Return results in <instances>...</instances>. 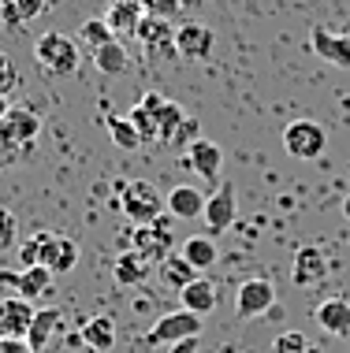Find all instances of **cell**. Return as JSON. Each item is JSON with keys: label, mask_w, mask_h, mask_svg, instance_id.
Listing matches in <instances>:
<instances>
[{"label": "cell", "mask_w": 350, "mask_h": 353, "mask_svg": "<svg viewBox=\"0 0 350 353\" xmlns=\"http://www.w3.org/2000/svg\"><path fill=\"white\" fill-rule=\"evenodd\" d=\"M116 194H119V205H123V216L130 219L135 227H146L153 219L164 216V197L153 183L146 179H116Z\"/></svg>", "instance_id": "obj_1"}, {"label": "cell", "mask_w": 350, "mask_h": 353, "mask_svg": "<svg viewBox=\"0 0 350 353\" xmlns=\"http://www.w3.org/2000/svg\"><path fill=\"white\" fill-rule=\"evenodd\" d=\"M34 56H37V63H41L49 74H60V79H68V74L79 71V63H82V52H79V41L68 34H41L34 41Z\"/></svg>", "instance_id": "obj_2"}, {"label": "cell", "mask_w": 350, "mask_h": 353, "mask_svg": "<svg viewBox=\"0 0 350 353\" xmlns=\"http://www.w3.org/2000/svg\"><path fill=\"white\" fill-rule=\"evenodd\" d=\"M37 130H41V119L30 108H12L4 119H0V152L8 160H15L19 152H26L34 145Z\"/></svg>", "instance_id": "obj_3"}, {"label": "cell", "mask_w": 350, "mask_h": 353, "mask_svg": "<svg viewBox=\"0 0 350 353\" xmlns=\"http://www.w3.org/2000/svg\"><path fill=\"white\" fill-rule=\"evenodd\" d=\"M135 41L146 49L149 60H157V63H168V60H175V26H172V19H160V15H142V23H138V30H135Z\"/></svg>", "instance_id": "obj_4"}, {"label": "cell", "mask_w": 350, "mask_h": 353, "mask_svg": "<svg viewBox=\"0 0 350 353\" xmlns=\"http://www.w3.org/2000/svg\"><path fill=\"white\" fill-rule=\"evenodd\" d=\"M283 149L295 160H317L328 149V130L317 119H295L283 130Z\"/></svg>", "instance_id": "obj_5"}, {"label": "cell", "mask_w": 350, "mask_h": 353, "mask_svg": "<svg viewBox=\"0 0 350 353\" xmlns=\"http://www.w3.org/2000/svg\"><path fill=\"white\" fill-rule=\"evenodd\" d=\"M172 219L175 216H160L153 219V223H146V227H135V242H130V250H138L142 256H149L153 264H160L168 253H172Z\"/></svg>", "instance_id": "obj_6"}, {"label": "cell", "mask_w": 350, "mask_h": 353, "mask_svg": "<svg viewBox=\"0 0 350 353\" xmlns=\"http://www.w3.org/2000/svg\"><path fill=\"white\" fill-rule=\"evenodd\" d=\"M272 305H276V286H272V279H246L235 290V316L239 320L264 316Z\"/></svg>", "instance_id": "obj_7"}, {"label": "cell", "mask_w": 350, "mask_h": 353, "mask_svg": "<svg viewBox=\"0 0 350 353\" xmlns=\"http://www.w3.org/2000/svg\"><path fill=\"white\" fill-rule=\"evenodd\" d=\"M191 335H202V316L191 309L164 312V316L149 327V342H160V346H172V342H183Z\"/></svg>", "instance_id": "obj_8"}, {"label": "cell", "mask_w": 350, "mask_h": 353, "mask_svg": "<svg viewBox=\"0 0 350 353\" xmlns=\"http://www.w3.org/2000/svg\"><path fill=\"white\" fill-rule=\"evenodd\" d=\"M235 216H239V201H235V186L231 183H220L216 186V194H209V201H205V234H224L228 227L235 223Z\"/></svg>", "instance_id": "obj_9"}, {"label": "cell", "mask_w": 350, "mask_h": 353, "mask_svg": "<svg viewBox=\"0 0 350 353\" xmlns=\"http://www.w3.org/2000/svg\"><path fill=\"white\" fill-rule=\"evenodd\" d=\"M328 279V256L320 245H302L295 253V264H291V283L302 286V290H313Z\"/></svg>", "instance_id": "obj_10"}, {"label": "cell", "mask_w": 350, "mask_h": 353, "mask_svg": "<svg viewBox=\"0 0 350 353\" xmlns=\"http://www.w3.org/2000/svg\"><path fill=\"white\" fill-rule=\"evenodd\" d=\"M309 49L324 63H332V68L350 71V34H336L328 26H313L309 30Z\"/></svg>", "instance_id": "obj_11"}, {"label": "cell", "mask_w": 350, "mask_h": 353, "mask_svg": "<svg viewBox=\"0 0 350 353\" xmlns=\"http://www.w3.org/2000/svg\"><path fill=\"white\" fill-rule=\"evenodd\" d=\"M186 168L194 171L205 183H220V168H224V149L209 138H197L191 149H186Z\"/></svg>", "instance_id": "obj_12"}, {"label": "cell", "mask_w": 350, "mask_h": 353, "mask_svg": "<svg viewBox=\"0 0 350 353\" xmlns=\"http://www.w3.org/2000/svg\"><path fill=\"white\" fill-rule=\"evenodd\" d=\"M213 45H216V34L209 26H202V23L175 26V52L183 56V60H209Z\"/></svg>", "instance_id": "obj_13"}, {"label": "cell", "mask_w": 350, "mask_h": 353, "mask_svg": "<svg viewBox=\"0 0 350 353\" xmlns=\"http://www.w3.org/2000/svg\"><path fill=\"white\" fill-rule=\"evenodd\" d=\"M34 305L26 298H12L0 301V339H26V331H30V320H34Z\"/></svg>", "instance_id": "obj_14"}, {"label": "cell", "mask_w": 350, "mask_h": 353, "mask_svg": "<svg viewBox=\"0 0 350 353\" xmlns=\"http://www.w3.org/2000/svg\"><path fill=\"white\" fill-rule=\"evenodd\" d=\"M41 264L52 275H64L79 264V242L68 234H49L45 231V245H41Z\"/></svg>", "instance_id": "obj_15"}, {"label": "cell", "mask_w": 350, "mask_h": 353, "mask_svg": "<svg viewBox=\"0 0 350 353\" xmlns=\"http://www.w3.org/2000/svg\"><path fill=\"white\" fill-rule=\"evenodd\" d=\"M56 335H64V312L60 309H37L34 320H30V331H26V346H30V353H41Z\"/></svg>", "instance_id": "obj_16"}, {"label": "cell", "mask_w": 350, "mask_h": 353, "mask_svg": "<svg viewBox=\"0 0 350 353\" xmlns=\"http://www.w3.org/2000/svg\"><path fill=\"white\" fill-rule=\"evenodd\" d=\"M317 323L324 335H336V339H347L350 335V301L347 298H328L317 305Z\"/></svg>", "instance_id": "obj_17"}, {"label": "cell", "mask_w": 350, "mask_h": 353, "mask_svg": "<svg viewBox=\"0 0 350 353\" xmlns=\"http://www.w3.org/2000/svg\"><path fill=\"white\" fill-rule=\"evenodd\" d=\"M205 201H209V197H205L197 186H175L172 194L164 197L168 216H175V219H202Z\"/></svg>", "instance_id": "obj_18"}, {"label": "cell", "mask_w": 350, "mask_h": 353, "mask_svg": "<svg viewBox=\"0 0 350 353\" xmlns=\"http://www.w3.org/2000/svg\"><path fill=\"white\" fill-rule=\"evenodd\" d=\"M142 15H146V8H142V0H112L108 4V26L116 37H135Z\"/></svg>", "instance_id": "obj_19"}, {"label": "cell", "mask_w": 350, "mask_h": 353, "mask_svg": "<svg viewBox=\"0 0 350 353\" xmlns=\"http://www.w3.org/2000/svg\"><path fill=\"white\" fill-rule=\"evenodd\" d=\"M216 298H220V290H216L213 279H202L197 275L194 283H186L183 290H179V301H183V309L197 312V316H205V312L216 309Z\"/></svg>", "instance_id": "obj_20"}, {"label": "cell", "mask_w": 350, "mask_h": 353, "mask_svg": "<svg viewBox=\"0 0 350 353\" xmlns=\"http://www.w3.org/2000/svg\"><path fill=\"white\" fill-rule=\"evenodd\" d=\"M52 279H56V275L45 268V264H34V268L15 272V286H12V290L19 294V298H26V301H37V298H45V294L52 290Z\"/></svg>", "instance_id": "obj_21"}, {"label": "cell", "mask_w": 350, "mask_h": 353, "mask_svg": "<svg viewBox=\"0 0 350 353\" xmlns=\"http://www.w3.org/2000/svg\"><path fill=\"white\" fill-rule=\"evenodd\" d=\"M149 268H157L149 256H142L138 250H127V253H119L116 268H112V279L119 286H138V283L149 279Z\"/></svg>", "instance_id": "obj_22"}, {"label": "cell", "mask_w": 350, "mask_h": 353, "mask_svg": "<svg viewBox=\"0 0 350 353\" xmlns=\"http://www.w3.org/2000/svg\"><path fill=\"white\" fill-rule=\"evenodd\" d=\"M82 346L93 350V353H105L116 346V320L112 316H90L86 323H82Z\"/></svg>", "instance_id": "obj_23"}, {"label": "cell", "mask_w": 350, "mask_h": 353, "mask_svg": "<svg viewBox=\"0 0 350 353\" xmlns=\"http://www.w3.org/2000/svg\"><path fill=\"white\" fill-rule=\"evenodd\" d=\"M157 275H160V283H164V286H172V290H183L186 283L197 279V268H194L191 261H186L183 253H168L164 261L157 264Z\"/></svg>", "instance_id": "obj_24"}, {"label": "cell", "mask_w": 350, "mask_h": 353, "mask_svg": "<svg viewBox=\"0 0 350 353\" xmlns=\"http://www.w3.org/2000/svg\"><path fill=\"white\" fill-rule=\"evenodd\" d=\"M93 68H97L101 74H108V79H116V74H127L130 71V52L123 49V41L116 37V41L101 45V49H93Z\"/></svg>", "instance_id": "obj_25"}, {"label": "cell", "mask_w": 350, "mask_h": 353, "mask_svg": "<svg viewBox=\"0 0 350 353\" xmlns=\"http://www.w3.org/2000/svg\"><path fill=\"white\" fill-rule=\"evenodd\" d=\"M179 253H183L197 272H209L213 264H216V242H213V234H186L183 238V250H179Z\"/></svg>", "instance_id": "obj_26"}, {"label": "cell", "mask_w": 350, "mask_h": 353, "mask_svg": "<svg viewBox=\"0 0 350 353\" xmlns=\"http://www.w3.org/2000/svg\"><path fill=\"white\" fill-rule=\"evenodd\" d=\"M153 119H157V141H164V145H172L175 134L183 130V123H186V112L179 108L175 101H164L160 108L153 112Z\"/></svg>", "instance_id": "obj_27"}, {"label": "cell", "mask_w": 350, "mask_h": 353, "mask_svg": "<svg viewBox=\"0 0 350 353\" xmlns=\"http://www.w3.org/2000/svg\"><path fill=\"white\" fill-rule=\"evenodd\" d=\"M105 127H108L112 145L123 149V152H135V149L146 145V141H142V134L135 130V123H130L127 116H108V119H105Z\"/></svg>", "instance_id": "obj_28"}, {"label": "cell", "mask_w": 350, "mask_h": 353, "mask_svg": "<svg viewBox=\"0 0 350 353\" xmlns=\"http://www.w3.org/2000/svg\"><path fill=\"white\" fill-rule=\"evenodd\" d=\"M116 41V34H112L108 19H86V23L79 26V45H86V49H101V45Z\"/></svg>", "instance_id": "obj_29"}, {"label": "cell", "mask_w": 350, "mask_h": 353, "mask_svg": "<svg viewBox=\"0 0 350 353\" xmlns=\"http://www.w3.org/2000/svg\"><path fill=\"white\" fill-rule=\"evenodd\" d=\"M15 242H19V219L12 208L0 205V253L15 250Z\"/></svg>", "instance_id": "obj_30"}, {"label": "cell", "mask_w": 350, "mask_h": 353, "mask_svg": "<svg viewBox=\"0 0 350 353\" xmlns=\"http://www.w3.org/2000/svg\"><path fill=\"white\" fill-rule=\"evenodd\" d=\"M127 119L135 123V130L142 134V141H157V119L149 108H142V104H135V108L127 112Z\"/></svg>", "instance_id": "obj_31"}, {"label": "cell", "mask_w": 350, "mask_h": 353, "mask_svg": "<svg viewBox=\"0 0 350 353\" xmlns=\"http://www.w3.org/2000/svg\"><path fill=\"white\" fill-rule=\"evenodd\" d=\"M306 350H309V342L298 331H280L276 342H272V353H306Z\"/></svg>", "instance_id": "obj_32"}, {"label": "cell", "mask_w": 350, "mask_h": 353, "mask_svg": "<svg viewBox=\"0 0 350 353\" xmlns=\"http://www.w3.org/2000/svg\"><path fill=\"white\" fill-rule=\"evenodd\" d=\"M41 245H45V231H37L34 238H26V242L19 245V261H23V268L41 264Z\"/></svg>", "instance_id": "obj_33"}, {"label": "cell", "mask_w": 350, "mask_h": 353, "mask_svg": "<svg viewBox=\"0 0 350 353\" xmlns=\"http://www.w3.org/2000/svg\"><path fill=\"white\" fill-rule=\"evenodd\" d=\"M146 15H160V19H175L186 8V0H142Z\"/></svg>", "instance_id": "obj_34"}, {"label": "cell", "mask_w": 350, "mask_h": 353, "mask_svg": "<svg viewBox=\"0 0 350 353\" xmlns=\"http://www.w3.org/2000/svg\"><path fill=\"white\" fill-rule=\"evenodd\" d=\"M15 85H19V71H15V63L8 60L4 52H0V93H15Z\"/></svg>", "instance_id": "obj_35"}, {"label": "cell", "mask_w": 350, "mask_h": 353, "mask_svg": "<svg viewBox=\"0 0 350 353\" xmlns=\"http://www.w3.org/2000/svg\"><path fill=\"white\" fill-rule=\"evenodd\" d=\"M45 8H49V0H15V12H19V19H23V26L30 23V19L45 15Z\"/></svg>", "instance_id": "obj_36"}, {"label": "cell", "mask_w": 350, "mask_h": 353, "mask_svg": "<svg viewBox=\"0 0 350 353\" xmlns=\"http://www.w3.org/2000/svg\"><path fill=\"white\" fill-rule=\"evenodd\" d=\"M194 141H197V119H191V116H186L183 130L175 134V141H172V145L179 149V145H194Z\"/></svg>", "instance_id": "obj_37"}, {"label": "cell", "mask_w": 350, "mask_h": 353, "mask_svg": "<svg viewBox=\"0 0 350 353\" xmlns=\"http://www.w3.org/2000/svg\"><path fill=\"white\" fill-rule=\"evenodd\" d=\"M0 23L12 26V30L23 26V19H19V12H15V0H0Z\"/></svg>", "instance_id": "obj_38"}, {"label": "cell", "mask_w": 350, "mask_h": 353, "mask_svg": "<svg viewBox=\"0 0 350 353\" xmlns=\"http://www.w3.org/2000/svg\"><path fill=\"white\" fill-rule=\"evenodd\" d=\"M168 353H202V335H191V339H183V342H172V346H168Z\"/></svg>", "instance_id": "obj_39"}, {"label": "cell", "mask_w": 350, "mask_h": 353, "mask_svg": "<svg viewBox=\"0 0 350 353\" xmlns=\"http://www.w3.org/2000/svg\"><path fill=\"white\" fill-rule=\"evenodd\" d=\"M164 101H168L164 93H157V90H153V93H142V101H138V104H142V108H149V112H157Z\"/></svg>", "instance_id": "obj_40"}, {"label": "cell", "mask_w": 350, "mask_h": 353, "mask_svg": "<svg viewBox=\"0 0 350 353\" xmlns=\"http://www.w3.org/2000/svg\"><path fill=\"white\" fill-rule=\"evenodd\" d=\"M23 350H30L26 339H0V353H23Z\"/></svg>", "instance_id": "obj_41"}, {"label": "cell", "mask_w": 350, "mask_h": 353, "mask_svg": "<svg viewBox=\"0 0 350 353\" xmlns=\"http://www.w3.org/2000/svg\"><path fill=\"white\" fill-rule=\"evenodd\" d=\"M8 112H12V104H8V93H0V119H4Z\"/></svg>", "instance_id": "obj_42"}, {"label": "cell", "mask_w": 350, "mask_h": 353, "mask_svg": "<svg viewBox=\"0 0 350 353\" xmlns=\"http://www.w3.org/2000/svg\"><path fill=\"white\" fill-rule=\"evenodd\" d=\"M343 216L350 219V197H347V201H343Z\"/></svg>", "instance_id": "obj_43"}, {"label": "cell", "mask_w": 350, "mask_h": 353, "mask_svg": "<svg viewBox=\"0 0 350 353\" xmlns=\"http://www.w3.org/2000/svg\"><path fill=\"white\" fill-rule=\"evenodd\" d=\"M306 353H317V350H306Z\"/></svg>", "instance_id": "obj_44"}, {"label": "cell", "mask_w": 350, "mask_h": 353, "mask_svg": "<svg viewBox=\"0 0 350 353\" xmlns=\"http://www.w3.org/2000/svg\"><path fill=\"white\" fill-rule=\"evenodd\" d=\"M23 353H30V350H23Z\"/></svg>", "instance_id": "obj_45"}, {"label": "cell", "mask_w": 350, "mask_h": 353, "mask_svg": "<svg viewBox=\"0 0 350 353\" xmlns=\"http://www.w3.org/2000/svg\"><path fill=\"white\" fill-rule=\"evenodd\" d=\"M347 34H350V30H347Z\"/></svg>", "instance_id": "obj_46"}]
</instances>
